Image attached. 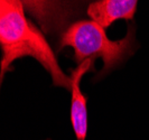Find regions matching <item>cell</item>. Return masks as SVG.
<instances>
[{
  "label": "cell",
  "instance_id": "6da1fadb",
  "mask_svg": "<svg viewBox=\"0 0 149 140\" xmlns=\"http://www.w3.org/2000/svg\"><path fill=\"white\" fill-rule=\"evenodd\" d=\"M0 48L1 76L16 59L33 57L51 75L55 86L71 90V77L61 68L42 31L27 19L22 1L0 0Z\"/></svg>",
  "mask_w": 149,
  "mask_h": 140
},
{
  "label": "cell",
  "instance_id": "7a4b0ae2",
  "mask_svg": "<svg viewBox=\"0 0 149 140\" xmlns=\"http://www.w3.org/2000/svg\"><path fill=\"white\" fill-rule=\"evenodd\" d=\"M71 47L74 52V59L77 64L84 61L94 62L101 59L103 67L99 76H103L120 64L126 62L136 51V28L128 26L127 35L112 40L100 25L92 20H80L72 24L62 35L60 48Z\"/></svg>",
  "mask_w": 149,
  "mask_h": 140
},
{
  "label": "cell",
  "instance_id": "3957f363",
  "mask_svg": "<svg viewBox=\"0 0 149 140\" xmlns=\"http://www.w3.org/2000/svg\"><path fill=\"white\" fill-rule=\"evenodd\" d=\"M94 62L84 61L71 74V123L76 140H85L88 133V109L86 98L81 90V80L84 74L94 68Z\"/></svg>",
  "mask_w": 149,
  "mask_h": 140
},
{
  "label": "cell",
  "instance_id": "277c9868",
  "mask_svg": "<svg viewBox=\"0 0 149 140\" xmlns=\"http://www.w3.org/2000/svg\"><path fill=\"white\" fill-rule=\"evenodd\" d=\"M136 0H99L90 3L88 15L103 29L119 19L132 20L137 11Z\"/></svg>",
  "mask_w": 149,
  "mask_h": 140
}]
</instances>
